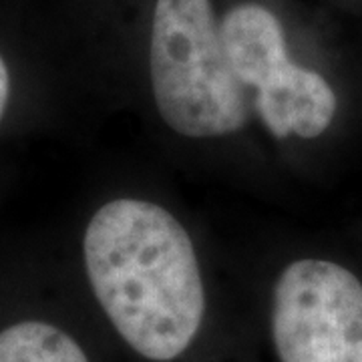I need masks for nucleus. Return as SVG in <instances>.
I'll list each match as a JSON object with an SVG mask.
<instances>
[{
  "instance_id": "2",
  "label": "nucleus",
  "mask_w": 362,
  "mask_h": 362,
  "mask_svg": "<svg viewBox=\"0 0 362 362\" xmlns=\"http://www.w3.org/2000/svg\"><path fill=\"white\" fill-rule=\"evenodd\" d=\"M149 66L157 111L175 133L207 139L246 123L244 83L226 54L211 0H157Z\"/></svg>"
},
{
  "instance_id": "1",
  "label": "nucleus",
  "mask_w": 362,
  "mask_h": 362,
  "mask_svg": "<svg viewBox=\"0 0 362 362\" xmlns=\"http://www.w3.org/2000/svg\"><path fill=\"white\" fill-rule=\"evenodd\" d=\"M83 254L95 298L131 349L156 362L189 349L206 292L192 238L168 209L133 197L105 204Z\"/></svg>"
},
{
  "instance_id": "4",
  "label": "nucleus",
  "mask_w": 362,
  "mask_h": 362,
  "mask_svg": "<svg viewBox=\"0 0 362 362\" xmlns=\"http://www.w3.org/2000/svg\"><path fill=\"white\" fill-rule=\"evenodd\" d=\"M280 362H362V282L328 259H298L274 288Z\"/></svg>"
},
{
  "instance_id": "5",
  "label": "nucleus",
  "mask_w": 362,
  "mask_h": 362,
  "mask_svg": "<svg viewBox=\"0 0 362 362\" xmlns=\"http://www.w3.org/2000/svg\"><path fill=\"white\" fill-rule=\"evenodd\" d=\"M0 362H89V358L65 330L28 320L0 332Z\"/></svg>"
},
{
  "instance_id": "6",
  "label": "nucleus",
  "mask_w": 362,
  "mask_h": 362,
  "mask_svg": "<svg viewBox=\"0 0 362 362\" xmlns=\"http://www.w3.org/2000/svg\"><path fill=\"white\" fill-rule=\"evenodd\" d=\"M8 95H11V75L4 59L0 57V119L4 115V109L8 105Z\"/></svg>"
},
{
  "instance_id": "3",
  "label": "nucleus",
  "mask_w": 362,
  "mask_h": 362,
  "mask_svg": "<svg viewBox=\"0 0 362 362\" xmlns=\"http://www.w3.org/2000/svg\"><path fill=\"white\" fill-rule=\"evenodd\" d=\"M220 28L235 77L258 89V113L272 135L314 139L330 127L337 93L320 73L288 57L282 25L268 8L235 6Z\"/></svg>"
}]
</instances>
